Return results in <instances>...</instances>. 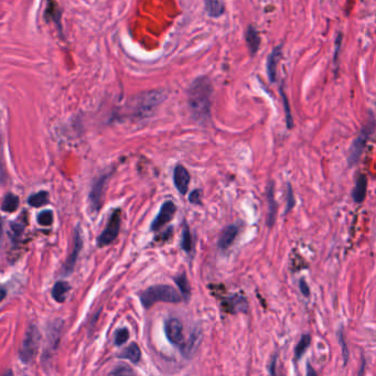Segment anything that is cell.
Returning <instances> with one entry per match:
<instances>
[{"label": "cell", "instance_id": "6da1fadb", "mask_svg": "<svg viewBox=\"0 0 376 376\" xmlns=\"http://www.w3.org/2000/svg\"><path fill=\"white\" fill-rule=\"evenodd\" d=\"M213 86L206 77L195 79L187 91V104L194 120L201 125L208 123L211 117V99Z\"/></svg>", "mask_w": 376, "mask_h": 376}, {"label": "cell", "instance_id": "7a4b0ae2", "mask_svg": "<svg viewBox=\"0 0 376 376\" xmlns=\"http://www.w3.org/2000/svg\"><path fill=\"white\" fill-rule=\"evenodd\" d=\"M140 302L146 309L158 303L179 304L183 302L180 292L169 285H156L147 288L140 294Z\"/></svg>", "mask_w": 376, "mask_h": 376}, {"label": "cell", "instance_id": "3957f363", "mask_svg": "<svg viewBox=\"0 0 376 376\" xmlns=\"http://www.w3.org/2000/svg\"><path fill=\"white\" fill-rule=\"evenodd\" d=\"M374 128H375L374 116L371 115L370 120H368L366 125L363 127L362 129H361V131L358 135V137L355 138L354 141H353L352 146L350 147L349 157H348L349 167H353V165H355L359 162L360 158H361V156H362L364 149L366 147L367 140L370 139L372 134L374 133Z\"/></svg>", "mask_w": 376, "mask_h": 376}, {"label": "cell", "instance_id": "277c9868", "mask_svg": "<svg viewBox=\"0 0 376 376\" xmlns=\"http://www.w3.org/2000/svg\"><path fill=\"white\" fill-rule=\"evenodd\" d=\"M41 343V333L39 329L31 325L25 334L24 341L19 350V358L24 363H30L35 358Z\"/></svg>", "mask_w": 376, "mask_h": 376}, {"label": "cell", "instance_id": "5b68a950", "mask_svg": "<svg viewBox=\"0 0 376 376\" xmlns=\"http://www.w3.org/2000/svg\"><path fill=\"white\" fill-rule=\"evenodd\" d=\"M120 223H122V214H120V210L116 209L110 214L106 224V228H105V230L102 232V234L99 236V238H97V245L100 247H103L114 242L119 234Z\"/></svg>", "mask_w": 376, "mask_h": 376}, {"label": "cell", "instance_id": "8992f818", "mask_svg": "<svg viewBox=\"0 0 376 376\" xmlns=\"http://www.w3.org/2000/svg\"><path fill=\"white\" fill-rule=\"evenodd\" d=\"M164 334L167 336L168 341L182 348L184 345V335H183V325L182 322L177 318H169L164 321Z\"/></svg>", "mask_w": 376, "mask_h": 376}, {"label": "cell", "instance_id": "52a82bcc", "mask_svg": "<svg viewBox=\"0 0 376 376\" xmlns=\"http://www.w3.org/2000/svg\"><path fill=\"white\" fill-rule=\"evenodd\" d=\"M109 176H110V174L102 175L99 178H96V180L92 184V189L88 195L89 208H91L92 212H97L102 206L103 193H104L105 185H106V182H107Z\"/></svg>", "mask_w": 376, "mask_h": 376}, {"label": "cell", "instance_id": "ba28073f", "mask_svg": "<svg viewBox=\"0 0 376 376\" xmlns=\"http://www.w3.org/2000/svg\"><path fill=\"white\" fill-rule=\"evenodd\" d=\"M177 212V205L172 201L164 202L161 205L159 212H158L155 220L153 221L152 225H150V230L157 232L160 231L163 227H165L172 219Z\"/></svg>", "mask_w": 376, "mask_h": 376}, {"label": "cell", "instance_id": "9c48e42d", "mask_svg": "<svg viewBox=\"0 0 376 376\" xmlns=\"http://www.w3.org/2000/svg\"><path fill=\"white\" fill-rule=\"evenodd\" d=\"M82 246H83V239H82V235H81V232H80V229L77 228L74 231V238H73V250H72V253L70 254V256L67 257V259L65 260L64 265H63V273L65 275H69L73 272V268L75 266V264H77V260H78V257L80 255V252L82 250Z\"/></svg>", "mask_w": 376, "mask_h": 376}, {"label": "cell", "instance_id": "30bf717a", "mask_svg": "<svg viewBox=\"0 0 376 376\" xmlns=\"http://www.w3.org/2000/svg\"><path fill=\"white\" fill-rule=\"evenodd\" d=\"M191 181L190 172L182 164L176 165L174 170V182L176 189L179 191L180 194L185 195L189 189V183Z\"/></svg>", "mask_w": 376, "mask_h": 376}, {"label": "cell", "instance_id": "8fae6325", "mask_svg": "<svg viewBox=\"0 0 376 376\" xmlns=\"http://www.w3.org/2000/svg\"><path fill=\"white\" fill-rule=\"evenodd\" d=\"M238 234V227L235 224H231L228 225L227 228L223 230V232L221 233L219 242H217V246L221 251H227L228 248H230L232 246V244L234 243L235 238L237 237Z\"/></svg>", "mask_w": 376, "mask_h": 376}, {"label": "cell", "instance_id": "7c38bea8", "mask_svg": "<svg viewBox=\"0 0 376 376\" xmlns=\"http://www.w3.org/2000/svg\"><path fill=\"white\" fill-rule=\"evenodd\" d=\"M280 57H281V46L276 47L268 57L267 74H268L269 81L272 83H275L277 81V66H278V62H279Z\"/></svg>", "mask_w": 376, "mask_h": 376}, {"label": "cell", "instance_id": "4fadbf2b", "mask_svg": "<svg viewBox=\"0 0 376 376\" xmlns=\"http://www.w3.org/2000/svg\"><path fill=\"white\" fill-rule=\"evenodd\" d=\"M245 40H246L248 49H250L251 54L252 55L256 54V52L258 51V49L260 47V36H259L257 30L255 29L253 26H250L247 28L246 32H245Z\"/></svg>", "mask_w": 376, "mask_h": 376}, {"label": "cell", "instance_id": "5bb4252c", "mask_svg": "<svg viewBox=\"0 0 376 376\" xmlns=\"http://www.w3.org/2000/svg\"><path fill=\"white\" fill-rule=\"evenodd\" d=\"M367 191V178L364 175L359 176L355 182L354 189L352 191V198L355 203H362L366 197Z\"/></svg>", "mask_w": 376, "mask_h": 376}, {"label": "cell", "instance_id": "9a60e30c", "mask_svg": "<svg viewBox=\"0 0 376 376\" xmlns=\"http://www.w3.org/2000/svg\"><path fill=\"white\" fill-rule=\"evenodd\" d=\"M119 359H125L130 361L131 363L136 364L138 363L140 359H141V350L138 347V344L136 343H131L130 345H128L123 352H120L118 354Z\"/></svg>", "mask_w": 376, "mask_h": 376}, {"label": "cell", "instance_id": "2e32d148", "mask_svg": "<svg viewBox=\"0 0 376 376\" xmlns=\"http://www.w3.org/2000/svg\"><path fill=\"white\" fill-rule=\"evenodd\" d=\"M70 289H71L70 285L66 281H63V280L57 281L53 286V288H52V297H53V299L57 303L62 304L65 302L66 295H67V292L70 291Z\"/></svg>", "mask_w": 376, "mask_h": 376}, {"label": "cell", "instance_id": "e0dca14e", "mask_svg": "<svg viewBox=\"0 0 376 376\" xmlns=\"http://www.w3.org/2000/svg\"><path fill=\"white\" fill-rule=\"evenodd\" d=\"M174 280L176 283V285L179 287V292L180 295H181L182 299L185 300V302H187V300L190 299V296H191V287H190V284H189V280H187V278L185 276V274H180L178 276H176L174 278Z\"/></svg>", "mask_w": 376, "mask_h": 376}, {"label": "cell", "instance_id": "ac0fdd59", "mask_svg": "<svg viewBox=\"0 0 376 376\" xmlns=\"http://www.w3.org/2000/svg\"><path fill=\"white\" fill-rule=\"evenodd\" d=\"M268 203H269V212H268V219H267V225L268 228H272L275 220H276V211H277V203L274 198V184H269L268 186Z\"/></svg>", "mask_w": 376, "mask_h": 376}, {"label": "cell", "instance_id": "d6986e66", "mask_svg": "<svg viewBox=\"0 0 376 376\" xmlns=\"http://www.w3.org/2000/svg\"><path fill=\"white\" fill-rule=\"evenodd\" d=\"M205 9L210 17L219 18L225 12V5L219 0H209L205 2Z\"/></svg>", "mask_w": 376, "mask_h": 376}, {"label": "cell", "instance_id": "ffe728a7", "mask_svg": "<svg viewBox=\"0 0 376 376\" xmlns=\"http://www.w3.org/2000/svg\"><path fill=\"white\" fill-rule=\"evenodd\" d=\"M311 344V335L310 334H304L302 337H300L299 342L296 345L295 349V359L297 361H299L304 356L305 353L307 352L308 348L310 347Z\"/></svg>", "mask_w": 376, "mask_h": 376}, {"label": "cell", "instance_id": "44dd1931", "mask_svg": "<svg viewBox=\"0 0 376 376\" xmlns=\"http://www.w3.org/2000/svg\"><path fill=\"white\" fill-rule=\"evenodd\" d=\"M181 248L186 254H190L193 251V240H192V235H191V230L189 228V225H187L186 223L183 224Z\"/></svg>", "mask_w": 376, "mask_h": 376}, {"label": "cell", "instance_id": "7402d4cb", "mask_svg": "<svg viewBox=\"0 0 376 376\" xmlns=\"http://www.w3.org/2000/svg\"><path fill=\"white\" fill-rule=\"evenodd\" d=\"M49 202V193L47 191H40L30 195L28 199V203L33 208H40L46 205Z\"/></svg>", "mask_w": 376, "mask_h": 376}, {"label": "cell", "instance_id": "603a6c76", "mask_svg": "<svg viewBox=\"0 0 376 376\" xmlns=\"http://www.w3.org/2000/svg\"><path fill=\"white\" fill-rule=\"evenodd\" d=\"M19 206V198L17 195H14L12 193H8L5 197L3 204H2V210L5 212H14Z\"/></svg>", "mask_w": 376, "mask_h": 376}, {"label": "cell", "instance_id": "cb8c5ba5", "mask_svg": "<svg viewBox=\"0 0 376 376\" xmlns=\"http://www.w3.org/2000/svg\"><path fill=\"white\" fill-rule=\"evenodd\" d=\"M36 221L42 227H50V225L53 223V213L50 210H46V211H42L36 216Z\"/></svg>", "mask_w": 376, "mask_h": 376}, {"label": "cell", "instance_id": "d4e9b609", "mask_svg": "<svg viewBox=\"0 0 376 376\" xmlns=\"http://www.w3.org/2000/svg\"><path fill=\"white\" fill-rule=\"evenodd\" d=\"M129 339V331L126 328L118 329L115 333V344L117 347H122Z\"/></svg>", "mask_w": 376, "mask_h": 376}, {"label": "cell", "instance_id": "484cf974", "mask_svg": "<svg viewBox=\"0 0 376 376\" xmlns=\"http://www.w3.org/2000/svg\"><path fill=\"white\" fill-rule=\"evenodd\" d=\"M134 370L127 365H120L114 368L107 376H134Z\"/></svg>", "mask_w": 376, "mask_h": 376}, {"label": "cell", "instance_id": "4316f807", "mask_svg": "<svg viewBox=\"0 0 376 376\" xmlns=\"http://www.w3.org/2000/svg\"><path fill=\"white\" fill-rule=\"evenodd\" d=\"M280 94L283 96V101H284V106H285V111H286V122H287V127H288V128H291L294 122H292V116H291V112H290V107H289V103H288V100H287V96L285 95L283 89H281Z\"/></svg>", "mask_w": 376, "mask_h": 376}, {"label": "cell", "instance_id": "83f0119b", "mask_svg": "<svg viewBox=\"0 0 376 376\" xmlns=\"http://www.w3.org/2000/svg\"><path fill=\"white\" fill-rule=\"evenodd\" d=\"M339 340H340V344H341V347H342V354H343V359H344V365H347L348 361H349L350 352L348 350L347 343H345V340H344V336H343V333L342 332H339Z\"/></svg>", "mask_w": 376, "mask_h": 376}, {"label": "cell", "instance_id": "f1b7e54d", "mask_svg": "<svg viewBox=\"0 0 376 376\" xmlns=\"http://www.w3.org/2000/svg\"><path fill=\"white\" fill-rule=\"evenodd\" d=\"M189 201L192 203V204L194 205H198V204H201V201H202V191L200 189H195L191 192L190 197H189Z\"/></svg>", "mask_w": 376, "mask_h": 376}, {"label": "cell", "instance_id": "f546056e", "mask_svg": "<svg viewBox=\"0 0 376 376\" xmlns=\"http://www.w3.org/2000/svg\"><path fill=\"white\" fill-rule=\"evenodd\" d=\"M295 203H296V200H295V197H294V193H292V189L290 184H288V193H287V209H286V213H287L288 211H290V210L295 206Z\"/></svg>", "mask_w": 376, "mask_h": 376}, {"label": "cell", "instance_id": "4dcf8cb0", "mask_svg": "<svg viewBox=\"0 0 376 376\" xmlns=\"http://www.w3.org/2000/svg\"><path fill=\"white\" fill-rule=\"evenodd\" d=\"M299 289L300 291H302V294L305 296V297H309L310 296V288H309V285L307 284L306 279H300L299 280Z\"/></svg>", "mask_w": 376, "mask_h": 376}, {"label": "cell", "instance_id": "1f68e13d", "mask_svg": "<svg viewBox=\"0 0 376 376\" xmlns=\"http://www.w3.org/2000/svg\"><path fill=\"white\" fill-rule=\"evenodd\" d=\"M341 42H342V34H339L336 37L335 41V50H334V63L337 61V55H339V50L341 48Z\"/></svg>", "mask_w": 376, "mask_h": 376}, {"label": "cell", "instance_id": "d6a6232c", "mask_svg": "<svg viewBox=\"0 0 376 376\" xmlns=\"http://www.w3.org/2000/svg\"><path fill=\"white\" fill-rule=\"evenodd\" d=\"M276 363H277V356H274L272 363H270V365H269V372H270V375H272V376H276V372H275Z\"/></svg>", "mask_w": 376, "mask_h": 376}, {"label": "cell", "instance_id": "836d02e7", "mask_svg": "<svg viewBox=\"0 0 376 376\" xmlns=\"http://www.w3.org/2000/svg\"><path fill=\"white\" fill-rule=\"evenodd\" d=\"M306 374H307V376H317V375H315L314 368L310 365V363L307 364V372H306Z\"/></svg>", "mask_w": 376, "mask_h": 376}, {"label": "cell", "instance_id": "e575fe53", "mask_svg": "<svg viewBox=\"0 0 376 376\" xmlns=\"http://www.w3.org/2000/svg\"><path fill=\"white\" fill-rule=\"evenodd\" d=\"M6 296H7V291H6V289H4V288L0 287V303H2L3 300L6 298Z\"/></svg>", "mask_w": 376, "mask_h": 376}, {"label": "cell", "instance_id": "d590c367", "mask_svg": "<svg viewBox=\"0 0 376 376\" xmlns=\"http://www.w3.org/2000/svg\"><path fill=\"white\" fill-rule=\"evenodd\" d=\"M364 368H365V360H363L362 365H361V371L359 372V376H363V371H364Z\"/></svg>", "mask_w": 376, "mask_h": 376}]
</instances>
